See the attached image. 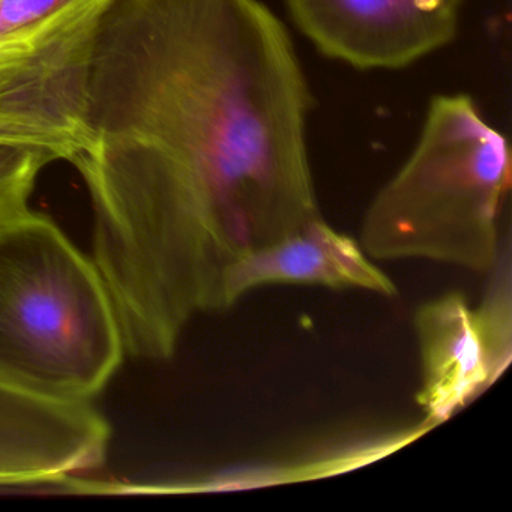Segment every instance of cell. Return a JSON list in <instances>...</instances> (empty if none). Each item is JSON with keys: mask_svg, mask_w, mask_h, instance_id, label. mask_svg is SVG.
<instances>
[{"mask_svg": "<svg viewBox=\"0 0 512 512\" xmlns=\"http://www.w3.org/2000/svg\"><path fill=\"white\" fill-rule=\"evenodd\" d=\"M310 101L260 0H113L70 161L92 241L136 271L221 287L230 263L320 218Z\"/></svg>", "mask_w": 512, "mask_h": 512, "instance_id": "obj_1", "label": "cell"}, {"mask_svg": "<svg viewBox=\"0 0 512 512\" xmlns=\"http://www.w3.org/2000/svg\"><path fill=\"white\" fill-rule=\"evenodd\" d=\"M124 337L109 289L46 215L0 226V379L92 401L121 367Z\"/></svg>", "mask_w": 512, "mask_h": 512, "instance_id": "obj_2", "label": "cell"}, {"mask_svg": "<svg viewBox=\"0 0 512 512\" xmlns=\"http://www.w3.org/2000/svg\"><path fill=\"white\" fill-rule=\"evenodd\" d=\"M509 184L505 136L472 98L439 95L412 154L368 206L359 244L371 259L490 271Z\"/></svg>", "mask_w": 512, "mask_h": 512, "instance_id": "obj_3", "label": "cell"}, {"mask_svg": "<svg viewBox=\"0 0 512 512\" xmlns=\"http://www.w3.org/2000/svg\"><path fill=\"white\" fill-rule=\"evenodd\" d=\"M113 0H0V146L68 161L86 142L89 77Z\"/></svg>", "mask_w": 512, "mask_h": 512, "instance_id": "obj_4", "label": "cell"}, {"mask_svg": "<svg viewBox=\"0 0 512 512\" xmlns=\"http://www.w3.org/2000/svg\"><path fill=\"white\" fill-rule=\"evenodd\" d=\"M299 31L326 58L397 70L448 46L464 0H286Z\"/></svg>", "mask_w": 512, "mask_h": 512, "instance_id": "obj_5", "label": "cell"}, {"mask_svg": "<svg viewBox=\"0 0 512 512\" xmlns=\"http://www.w3.org/2000/svg\"><path fill=\"white\" fill-rule=\"evenodd\" d=\"M112 428L92 401L0 379V485H65L103 466Z\"/></svg>", "mask_w": 512, "mask_h": 512, "instance_id": "obj_6", "label": "cell"}, {"mask_svg": "<svg viewBox=\"0 0 512 512\" xmlns=\"http://www.w3.org/2000/svg\"><path fill=\"white\" fill-rule=\"evenodd\" d=\"M415 332L422 367L416 401L428 425L451 418L508 365L478 310L461 293L451 292L421 305L415 314Z\"/></svg>", "mask_w": 512, "mask_h": 512, "instance_id": "obj_7", "label": "cell"}, {"mask_svg": "<svg viewBox=\"0 0 512 512\" xmlns=\"http://www.w3.org/2000/svg\"><path fill=\"white\" fill-rule=\"evenodd\" d=\"M271 284L358 289L386 298L397 293L394 281L371 262L361 244L332 229L322 217L230 263L221 284V310Z\"/></svg>", "mask_w": 512, "mask_h": 512, "instance_id": "obj_8", "label": "cell"}, {"mask_svg": "<svg viewBox=\"0 0 512 512\" xmlns=\"http://www.w3.org/2000/svg\"><path fill=\"white\" fill-rule=\"evenodd\" d=\"M55 161L46 151L0 146V226L31 209L38 178Z\"/></svg>", "mask_w": 512, "mask_h": 512, "instance_id": "obj_9", "label": "cell"}]
</instances>
